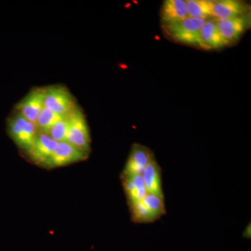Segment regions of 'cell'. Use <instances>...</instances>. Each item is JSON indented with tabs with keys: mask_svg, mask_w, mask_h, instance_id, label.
Returning a JSON list of instances; mask_svg holds the SVG:
<instances>
[{
	"mask_svg": "<svg viewBox=\"0 0 251 251\" xmlns=\"http://www.w3.org/2000/svg\"><path fill=\"white\" fill-rule=\"evenodd\" d=\"M7 132L10 138L24 153L31 148L39 133L35 124L28 121L17 111L8 120Z\"/></svg>",
	"mask_w": 251,
	"mask_h": 251,
	"instance_id": "obj_1",
	"label": "cell"
},
{
	"mask_svg": "<svg viewBox=\"0 0 251 251\" xmlns=\"http://www.w3.org/2000/svg\"><path fill=\"white\" fill-rule=\"evenodd\" d=\"M208 20L186 18L182 21L164 25L168 36L177 42L199 47L201 29Z\"/></svg>",
	"mask_w": 251,
	"mask_h": 251,
	"instance_id": "obj_2",
	"label": "cell"
},
{
	"mask_svg": "<svg viewBox=\"0 0 251 251\" xmlns=\"http://www.w3.org/2000/svg\"><path fill=\"white\" fill-rule=\"evenodd\" d=\"M66 141L74 147L90 154L91 137L85 115L77 105L69 115V125Z\"/></svg>",
	"mask_w": 251,
	"mask_h": 251,
	"instance_id": "obj_3",
	"label": "cell"
},
{
	"mask_svg": "<svg viewBox=\"0 0 251 251\" xmlns=\"http://www.w3.org/2000/svg\"><path fill=\"white\" fill-rule=\"evenodd\" d=\"M44 88V106L59 116H68L77 106L75 98L65 86L50 85Z\"/></svg>",
	"mask_w": 251,
	"mask_h": 251,
	"instance_id": "obj_4",
	"label": "cell"
},
{
	"mask_svg": "<svg viewBox=\"0 0 251 251\" xmlns=\"http://www.w3.org/2000/svg\"><path fill=\"white\" fill-rule=\"evenodd\" d=\"M88 155L67 141L60 142L54 152L41 167L47 169H53L69 166L87 159Z\"/></svg>",
	"mask_w": 251,
	"mask_h": 251,
	"instance_id": "obj_5",
	"label": "cell"
},
{
	"mask_svg": "<svg viewBox=\"0 0 251 251\" xmlns=\"http://www.w3.org/2000/svg\"><path fill=\"white\" fill-rule=\"evenodd\" d=\"M44 87L32 89L16 106V111L20 112L28 121L35 124L38 117L44 108Z\"/></svg>",
	"mask_w": 251,
	"mask_h": 251,
	"instance_id": "obj_6",
	"label": "cell"
},
{
	"mask_svg": "<svg viewBox=\"0 0 251 251\" xmlns=\"http://www.w3.org/2000/svg\"><path fill=\"white\" fill-rule=\"evenodd\" d=\"M154 159V155L150 149L134 144L121 175H142L145 168Z\"/></svg>",
	"mask_w": 251,
	"mask_h": 251,
	"instance_id": "obj_7",
	"label": "cell"
},
{
	"mask_svg": "<svg viewBox=\"0 0 251 251\" xmlns=\"http://www.w3.org/2000/svg\"><path fill=\"white\" fill-rule=\"evenodd\" d=\"M57 145L58 143L49 135L39 133L32 146L25 153L31 162L41 166L54 152Z\"/></svg>",
	"mask_w": 251,
	"mask_h": 251,
	"instance_id": "obj_8",
	"label": "cell"
},
{
	"mask_svg": "<svg viewBox=\"0 0 251 251\" xmlns=\"http://www.w3.org/2000/svg\"><path fill=\"white\" fill-rule=\"evenodd\" d=\"M216 23L221 35L229 44L238 41L247 27V19L242 16Z\"/></svg>",
	"mask_w": 251,
	"mask_h": 251,
	"instance_id": "obj_9",
	"label": "cell"
},
{
	"mask_svg": "<svg viewBox=\"0 0 251 251\" xmlns=\"http://www.w3.org/2000/svg\"><path fill=\"white\" fill-rule=\"evenodd\" d=\"M229 45L218 29L216 21H206L200 35L199 48L204 49H219Z\"/></svg>",
	"mask_w": 251,
	"mask_h": 251,
	"instance_id": "obj_10",
	"label": "cell"
},
{
	"mask_svg": "<svg viewBox=\"0 0 251 251\" xmlns=\"http://www.w3.org/2000/svg\"><path fill=\"white\" fill-rule=\"evenodd\" d=\"M247 11L245 5L237 0H220L214 1L213 17L216 21H224L242 16Z\"/></svg>",
	"mask_w": 251,
	"mask_h": 251,
	"instance_id": "obj_11",
	"label": "cell"
},
{
	"mask_svg": "<svg viewBox=\"0 0 251 251\" xmlns=\"http://www.w3.org/2000/svg\"><path fill=\"white\" fill-rule=\"evenodd\" d=\"M162 171L156 160H153L144 170L143 177L147 192L164 198L162 187Z\"/></svg>",
	"mask_w": 251,
	"mask_h": 251,
	"instance_id": "obj_12",
	"label": "cell"
},
{
	"mask_svg": "<svg viewBox=\"0 0 251 251\" xmlns=\"http://www.w3.org/2000/svg\"><path fill=\"white\" fill-rule=\"evenodd\" d=\"M161 17L164 25L177 22L188 18L186 1L166 0L161 8Z\"/></svg>",
	"mask_w": 251,
	"mask_h": 251,
	"instance_id": "obj_13",
	"label": "cell"
},
{
	"mask_svg": "<svg viewBox=\"0 0 251 251\" xmlns=\"http://www.w3.org/2000/svg\"><path fill=\"white\" fill-rule=\"evenodd\" d=\"M214 2L209 0H187L186 5L188 17L204 20L213 17Z\"/></svg>",
	"mask_w": 251,
	"mask_h": 251,
	"instance_id": "obj_14",
	"label": "cell"
},
{
	"mask_svg": "<svg viewBox=\"0 0 251 251\" xmlns=\"http://www.w3.org/2000/svg\"><path fill=\"white\" fill-rule=\"evenodd\" d=\"M131 220L135 224H150L156 221V217L150 212L143 201L128 204Z\"/></svg>",
	"mask_w": 251,
	"mask_h": 251,
	"instance_id": "obj_15",
	"label": "cell"
},
{
	"mask_svg": "<svg viewBox=\"0 0 251 251\" xmlns=\"http://www.w3.org/2000/svg\"><path fill=\"white\" fill-rule=\"evenodd\" d=\"M62 117L44 107L38 117L35 125L39 133L48 134L51 127Z\"/></svg>",
	"mask_w": 251,
	"mask_h": 251,
	"instance_id": "obj_16",
	"label": "cell"
},
{
	"mask_svg": "<svg viewBox=\"0 0 251 251\" xmlns=\"http://www.w3.org/2000/svg\"><path fill=\"white\" fill-rule=\"evenodd\" d=\"M142 201L157 220L166 214L164 198L148 193Z\"/></svg>",
	"mask_w": 251,
	"mask_h": 251,
	"instance_id": "obj_17",
	"label": "cell"
},
{
	"mask_svg": "<svg viewBox=\"0 0 251 251\" xmlns=\"http://www.w3.org/2000/svg\"><path fill=\"white\" fill-rule=\"evenodd\" d=\"M69 125V115L63 117L58 120L49 130L48 135L57 143L66 141Z\"/></svg>",
	"mask_w": 251,
	"mask_h": 251,
	"instance_id": "obj_18",
	"label": "cell"
}]
</instances>
